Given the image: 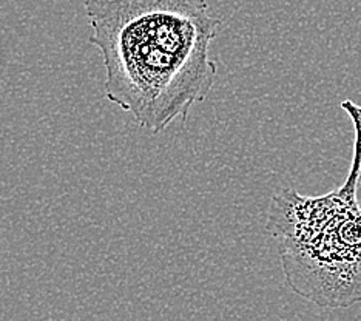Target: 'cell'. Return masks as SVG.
<instances>
[{"mask_svg": "<svg viewBox=\"0 0 361 321\" xmlns=\"http://www.w3.org/2000/svg\"><path fill=\"white\" fill-rule=\"evenodd\" d=\"M88 42L102 56L105 97L152 135L183 121L218 78L221 30L207 0H84Z\"/></svg>", "mask_w": 361, "mask_h": 321, "instance_id": "cell-1", "label": "cell"}]
</instances>
